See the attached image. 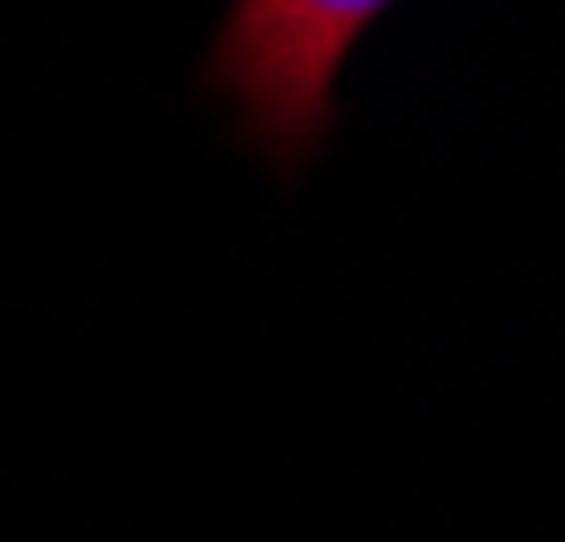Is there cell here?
Listing matches in <instances>:
<instances>
[{
	"instance_id": "cell-1",
	"label": "cell",
	"mask_w": 565,
	"mask_h": 542,
	"mask_svg": "<svg viewBox=\"0 0 565 542\" xmlns=\"http://www.w3.org/2000/svg\"><path fill=\"white\" fill-rule=\"evenodd\" d=\"M390 0H237L230 23V77L245 92V107L298 138L313 130V115L329 107V85L352 54V39L375 23Z\"/></svg>"
}]
</instances>
